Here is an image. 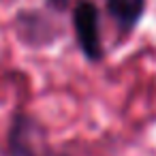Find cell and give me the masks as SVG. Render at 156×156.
<instances>
[{
    "mask_svg": "<svg viewBox=\"0 0 156 156\" xmlns=\"http://www.w3.org/2000/svg\"><path fill=\"white\" fill-rule=\"evenodd\" d=\"M2 154L5 156H73L66 150L54 147L49 143L45 124L24 109H17L11 115Z\"/></svg>",
    "mask_w": 156,
    "mask_h": 156,
    "instance_id": "cell-1",
    "label": "cell"
},
{
    "mask_svg": "<svg viewBox=\"0 0 156 156\" xmlns=\"http://www.w3.org/2000/svg\"><path fill=\"white\" fill-rule=\"evenodd\" d=\"M41 7H45L47 11H51L56 15H66L73 7V0H43Z\"/></svg>",
    "mask_w": 156,
    "mask_h": 156,
    "instance_id": "cell-5",
    "label": "cell"
},
{
    "mask_svg": "<svg viewBox=\"0 0 156 156\" xmlns=\"http://www.w3.org/2000/svg\"><path fill=\"white\" fill-rule=\"evenodd\" d=\"M60 17L62 15L51 13L45 7H26L15 13L13 30L22 45L30 49H49L60 43L66 32Z\"/></svg>",
    "mask_w": 156,
    "mask_h": 156,
    "instance_id": "cell-2",
    "label": "cell"
},
{
    "mask_svg": "<svg viewBox=\"0 0 156 156\" xmlns=\"http://www.w3.org/2000/svg\"><path fill=\"white\" fill-rule=\"evenodd\" d=\"M103 9L122 39H128L147 13V0H103Z\"/></svg>",
    "mask_w": 156,
    "mask_h": 156,
    "instance_id": "cell-4",
    "label": "cell"
},
{
    "mask_svg": "<svg viewBox=\"0 0 156 156\" xmlns=\"http://www.w3.org/2000/svg\"><path fill=\"white\" fill-rule=\"evenodd\" d=\"M71 15V30L75 34V43L90 64H101L107 58V49L103 43V28H101V7L96 0H73Z\"/></svg>",
    "mask_w": 156,
    "mask_h": 156,
    "instance_id": "cell-3",
    "label": "cell"
}]
</instances>
